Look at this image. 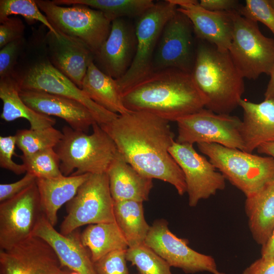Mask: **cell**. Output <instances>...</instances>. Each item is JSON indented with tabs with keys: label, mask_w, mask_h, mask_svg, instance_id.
Instances as JSON below:
<instances>
[{
	"label": "cell",
	"mask_w": 274,
	"mask_h": 274,
	"mask_svg": "<svg viewBox=\"0 0 274 274\" xmlns=\"http://www.w3.org/2000/svg\"><path fill=\"white\" fill-rule=\"evenodd\" d=\"M169 122L150 113L131 111L99 125L128 163L146 177L170 184L183 195L184 175L168 151L175 141Z\"/></svg>",
	"instance_id": "cell-1"
},
{
	"label": "cell",
	"mask_w": 274,
	"mask_h": 274,
	"mask_svg": "<svg viewBox=\"0 0 274 274\" xmlns=\"http://www.w3.org/2000/svg\"><path fill=\"white\" fill-rule=\"evenodd\" d=\"M130 111L150 113L169 121L205 108V99L191 74L175 68L153 72L122 95Z\"/></svg>",
	"instance_id": "cell-2"
},
{
	"label": "cell",
	"mask_w": 274,
	"mask_h": 274,
	"mask_svg": "<svg viewBox=\"0 0 274 274\" xmlns=\"http://www.w3.org/2000/svg\"><path fill=\"white\" fill-rule=\"evenodd\" d=\"M191 72L205 99V108L217 114H230L239 106L245 91L244 77L229 53L199 40Z\"/></svg>",
	"instance_id": "cell-3"
},
{
	"label": "cell",
	"mask_w": 274,
	"mask_h": 274,
	"mask_svg": "<svg viewBox=\"0 0 274 274\" xmlns=\"http://www.w3.org/2000/svg\"><path fill=\"white\" fill-rule=\"evenodd\" d=\"M91 134L69 126L62 128V137L54 148L64 176L106 173L118 151L111 137L96 123Z\"/></svg>",
	"instance_id": "cell-4"
},
{
	"label": "cell",
	"mask_w": 274,
	"mask_h": 274,
	"mask_svg": "<svg viewBox=\"0 0 274 274\" xmlns=\"http://www.w3.org/2000/svg\"><path fill=\"white\" fill-rule=\"evenodd\" d=\"M199 150L246 197L274 179V158L217 144H197Z\"/></svg>",
	"instance_id": "cell-5"
},
{
	"label": "cell",
	"mask_w": 274,
	"mask_h": 274,
	"mask_svg": "<svg viewBox=\"0 0 274 274\" xmlns=\"http://www.w3.org/2000/svg\"><path fill=\"white\" fill-rule=\"evenodd\" d=\"M35 1L57 32L82 42L94 55L109 35L112 21L99 10L83 5L64 7L52 1Z\"/></svg>",
	"instance_id": "cell-6"
},
{
	"label": "cell",
	"mask_w": 274,
	"mask_h": 274,
	"mask_svg": "<svg viewBox=\"0 0 274 274\" xmlns=\"http://www.w3.org/2000/svg\"><path fill=\"white\" fill-rule=\"evenodd\" d=\"M177 10V6L166 0L155 3L139 17L133 59L126 73L116 80L122 95L153 72L154 56L161 32Z\"/></svg>",
	"instance_id": "cell-7"
},
{
	"label": "cell",
	"mask_w": 274,
	"mask_h": 274,
	"mask_svg": "<svg viewBox=\"0 0 274 274\" xmlns=\"http://www.w3.org/2000/svg\"><path fill=\"white\" fill-rule=\"evenodd\" d=\"M228 52L244 77L256 80L269 75L274 66V39L263 35L257 22L233 13V28Z\"/></svg>",
	"instance_id": "cell-8"
},
{
	"label": "cell",
	"mask_w": 274,
	"mask_h": 274,
	"mask_svg": "<svg viewBox=\"0 0 274 274\" xmlns=\"http://www.w3.org/2000/svg\"><path fill=\"white\" fill-rule=\"evenodd\" d=\"M113 206L107 173L90 174L67 202L59 232L66 235L83 225L115 222Z\"/></svg>",
	"instance_id": "cell-9"
},
{
	"label": "cell",
	"mask_w": 274,
	"mask_h": 274,
	"mask_svg": "<svg viewBox=\"0 0 274 274\" xmlns=\"http://www.w3.org/2000/svg\"><path fill=\"white\" fill-rule=\"evenodd\" d=\"M21 90L43 91L76 100L87 107L96 122L104 124L119 114L110 112L91 100L68 78L46 58L37 60L24 71L14 75Z\"/></svg>",
	"instance_id": "cell-10"
},
{
	"label": "cell",
	"mask_w": 274,
	"mask_h": 274,
	"mask_svg": "<svg viewBox=\"0 0 274 274\" xmlns=\"http://www.w3.org/2000/svg\"><path fill=\"white\" fill-rule=\"evenodd\" d=\"M176 122V141L179 143L217 144L243 151L242 120L235 116L217 114L204 108Z\"/></svg>",
	"instance_id": "cell-11"
},
{
	"label": "cell",
	"mask_w": 274,
	"mask_h": 274,
	"mask_svg": "<svg viewBox=\"0 0 274 274\" xmlns=\"http://www.w3.org/2000/svg\"><path fill=\"white\" fill-rule=\"evenodd\" d=\"M192 24L182 13H176L165 24L153 61V72L175 68L190 73L196 57Z\"/></svg>",
	"instance_id": "cell-12"
},
{
	"label": "cell",
	"mask_w": 274,
	"mask_h": 274,
	"mask_svg": "<svg viewBox=\"0 0 274 274\" xmlns=\"http://www.w3.org/2000/svg\"><path fill=\"white\" fill-rule=\"evenodd\" d=\"M36 182L0 203V248L8 250L32 235L42 214Z\"/></svg>",
	"instance_id": "cell-13"
},
{
	"label": "cell",
	"mask_w": 274,
	"mask_h": 274,
	"mask_svg": "<svg viewBox=\"0 0 274 274\" xmlns=\"http://www.w3.org/2000/svg\"><path fill=\"white\" fill-rule=\"evenodd\" d=\"M145 244L165 260L171 266L186 273L208 271L212 274H225L217 269L215 259L200 253L188 246L187 239L173 233L164 219L155 220L150 228Z\"/></svg>",
	"instance_id": "cell-14"
},
{
	"label": "cell",
	"mask_w": 274,
	"mask_h": 274,
	"mask_svg": "<svg viewBox=\"0 0 274 274\" xmlns=\"http://www.w3.org/2000/svg\"><path fill=\"white\" fill-rule=\"evenodd\" d=\"M193 145L176 141L169 153L182 169L186 184L190 207H195L225 187V178L213 164L199 154Z\"/></svg>",
	"instance_id": "cell-15"
},
{
	"label": "cell",
	"mask_w": 274,
	"mask_h": 274,
	"mask_svg": "<svg viewBox=\"0 0 274 274\" xmlns=\"http://www.w3.org/2000/svg\"><path fill=\"white\" fill-rule=\"evenodd\" d=\"M177 10L191 21L199 40L208 42L222 52L228 51L233 28L232 11L213 12L202 8L196 0H170Z\"/></svg>",
	"instance_id": "cell-16"
},
{
	"label": "cell",
	"mask_w": 274,
	"mask_h": 274,
	"mask_svg": "<svg viewBox=\"0 0 274 274\" xmlns=\"http://www.w3.org/2000/svg\"><path fill=\"white\" fill-rule=\"evenodd\" d=\"M44 41L52 64L81 89L89 63L94 59L92 52L82 42L60 33L56 36L49 31Z\"/></svg>",
	"instance_id": "cell-17"
},
{
	"label": "cell",
	"mask_w": 274,
	"mask_h": 274,
	"mask_svg": "<svg viewBox=\"0 0 274 274\" xmlns=\"http://www.w3.org/2000/svg\"><path fill=\"white\" fill-rule=\"evenodd\" d=\"M54 227L42 213L32 235L43 239L51 247L62 266L79 274H96L90 253L82 244L77 230L65 235Z\"/></svg>",
	"instance_id": "cell-18"
},
{
	"label": "cell",
	"mask_w": 274,
	"mask_h": 274,
	"mask_svg": "<svg viewBox=\"0 0 274 274\" xmlns=\"http://www.w3.org/2000/svg\"><path fill=\"white\" fill-rule=\"evenodd\" d=\"M22 100L37 112L64 120L73 129L87 133L97 123L90 110L81 103L47 92L21 90Z\"/></svg>",
	"instance_id": "cell-19"
},
{
	"label": "cell",
	"mask_w": 274,
	"mask_h": 274,
	"mask_svg": "<svg viewBox=\"0 0 274 274\" xmlns=\"http://www.w3.org/2000/svg\"><path fill=\"white\" fill-rule=\"evenodd\" d=\"M136 49L135 34L122 18L112 21L107 40L94 54L105 74L116 80L130 67Z\"/></svg>",
	"instance_id": "cell-20"
},
{
	"label": "cell",
	"mask_w": 274,
	"mask_h": 274,
	"mask_svg": "<svg viewBox=\"0 0 274 274\" xmlns=\"http://www.w3.org/2000/svg\"><path fill=\"white\" fill-rule=\"evenodd\" d=\"M243 111L241 135L243 151L252 153L260 145L274 142V100L265 99L254 103L242 99Z\"/></svg>",
	"instance_id": "cell-21"
},
{
	"label": "cell",
	"mask_w": 274,
	"mask_h": 274,
	"mask_svg": "<svg viewBox=\"0 0 274 274\" xmlns=\"http://www.w3.org/2000/svg\"><path fill=\"white\" fill-rule=\"evenodd\" d=\"M106 173L114 201L134 200L143 202L148 200L153 187V179L141 174L128 163L118 152Z\"/></svg>",
	"instance_id": "cell-22"
},
{
	"label": "cell",
	"mask_w": 274,
	"mask_h": 274,
	"mask_svg": "<svg viewBox=\"0 0 274 274\" xmlns=\"http://www.w3.org/2000/svg\"><path fill=\"white\" fill-rule=\"evenodd\" d=\"M90 174L37 179L42 212L52 226L57 223L59 209L76 195Z\"/></svg>",
	"instance_id": "cell-23"
},
{
	"label": "cell",
	"mask_w": 274,
	"mask_h": 274,
	"mask_svg": "<svg viewBox=\"0 0 274 274\" xmlns=\"http://www.w3.org/2000/svg\"><path fill=\"white\" fill-rule=\"evenodd\" d=\"M245 210L252 236L262 246L274 229V179L246 197Z\"/></svg>",
	"instance_id": "cell-24"
},
{
	"label": "cell",
	"mask_w": 274,
	"mask_h": 274,
	"mask_svg": "<svg viewBox=\"0 0 274 274\" xmlns=\"http://www.w3.org/2000/svg\"><path fill=\"white\" fill-rule=\"evenodd\" d=\"M81 89L94 102L112 113L123 115L131 111L124 106L116 79L107 75L91 60Z\"/></svg>",
	"instance_id": "cell-25"
},
{
	"label": "cell",
	"mask_w": 274,
	"mask_h": 274,
	"mask_svg": "<svg viewBox=\"0 0 274 274\" xmlns=\"http://www.w3.org/2000/svg\"><path fill=\"white\" fill-rule=\"evenodd\" d=\"M20 90L14 76L0 80V98L3 102L1 118L7 122L25 119L29 123L30 129L33 130L53 127L56 124L55 119L29 107L20 97Z\"/></svg>",
	"instance_id": "cell-26"
},
{
	"label": "cell",
	"mask_w": 274,
	"mask_h": 274,
	"mask_svg": "<svg viewBox=\"0 0 274 274\" xmlns=\"http://www.w3.org/2000/svg\"><path fill=\"white\" fill-rule=\"evenodd\" d=\"M80 237L93 263L110 252L128 248L116 222L89 225L80 234Z\"/></svg>",
	"instance_id": "cell-27"
},
{
	"label": "cell",
	"mask_w": 274,
	"mask_h": 274,
	"mask_svg": "<svg viewBox=\"0 0 274 274\" xmlns=\"http://www.w3.org/2000/svg\"><path fill=\"white\" fill-rule=\"evenodd\" d=\"M115 222L126 239L128 248L145 243L150 226L146 222L143 202L114 201Z\"/></svg>",
	"instance_id": "cell-28"
},
{
	"label": "cell",
	"mask_w": 274,
	"mask_h": 274,
	"mask_svg": "<svg viewBox=\"0 0 274 274\" xmlns=\"http://www.w3.org/2000/svg\"><path fill=\"white\" fill-rule=\"evenodd\" d=\"M58 5L80 4L102 12L111 21L123 17H140L155 4L152 0H54Z\"/></svg>",
	"instance_id": "cell-29"
},
{
	"label": "cell",
	"mask_w": 274,
	"mask_h": 274,
	"mask_svg": "<svg viewBox=\"0 0 274 274\" xmlns=\"http://www.w3.org/2000/svg\"><path fill=\"white\" fill-rule=\"evenodd\" d=\"M16 146L23 156H28L39 151L54 148L62 137V131L53 127L41 129H18L15 135Z\"/></svg>",
	"instance_id": "cell-30"
},
{
	"label": "cell",
	"mask_w": 274,
	"mask_h": 274,
	"mask_svg": "<svg viewBox=\"0 0 274 274\" xmlns=\"http://www.w3.org/2000/svg\"><path fill=\"white\" fill-rule=\"evenodd\" d=\"M126 257L138 274H173L168 263L145 243L128 248Z\"/></svg>",
	"instance_id": "cell-31"
},
{
	"label": "cell",
	"mask_w": 274,
	"mask_h": 274,
	"mask_svg": "<svg viewBox=\"0 0 274 274\" xmlns=\"http://www.w3.org/2000/svg\"><path fill=\"white\" fill-rule=\"evenodd\" d=\"M19 157L25 166L26 173L33 175L37 179H52L63 175L60 169V160L54 148Z\"/></svg>",
	"instance_id": "cell-32"
},
{
	"label": "cell",
	"mask_w": 274,
	"mask_h": 274,
	"mask_svg": "<svg viewBox=\"0 0 274 274\" xmlns=\"http://www.w3.org/2000/svg\"><path fill=\"white\" fill-rule=\"evenodd\" d=\"M12 15H21L27 22L31 24L39 21L49 31L59 35L38 7L35 0H1L0 22Z\"/></svg>",
	"instance_id": "cell-33"
},
{
	"label": "cell",
	"mask_w": 274,
	"mask_h": 274,
	"mask_svg": "<svg viewBox=\"0 0 274 274\" xmlns=\"http://www.w3.org/2000/svg\"><path fill=\"white\" fill-rule=\"evenodd\" d=\"M237 12L251 21L264 24L274 35V10L268 0H246Z\"/></svg>",
	"instance_id": "cell-34"
},
{
	"label": "cell",
	"mask_w": 274,
	"mask_h": 274,
	"mask_svg": "<svg viewBox=\"0 0 274 274\" xmlns=\"http://www.w3.org/2000/svg\"><path fill=\"white\" fill-rule=\"evenodd\" d=\"M126 251H113L94 262L96 274H130Z\"/></svg>",
	"instance_id": "cell-35"
},
{
	"label": "cell",
	"mask_w": 274,
	"mask_h": 274,
	"mask_svg": "<svg viewBox=\"0 0 274 274\" xmlns=\"http://www.w3.org/2000/svg\"><path fill=\"white\" fill-rule=\"evenodd\" d=\"M24 38L13 41L0 50V80L15 75L17 60L24 45Z\"/></svg>",
	"instance_id": "cell-36"
},
{
	"label": "cell",
	"mask_w": 274,
	"mask_h": 274,
	"mask_svg": "<svg viewBox=\"0 0 274 274\" xmlns=\"http://www.w3.org/2000/svg\"><path fill=\"white\" fill-rule=\"evenodd\" d=\"M16 139L14 135L0 136V166L17 175L26 173L24 165L17 164L12 159L15 154Z\"/></svg>",
	"instance_id": "cell-37"
},
{
	"label": "cell",
	"mask_w": 274,
	"mask_h": 274,
	"mask_svg": "<svg viewBox=\"0 0 274 274\" xmlns=\"http://www.w3.org/2000/svg\"><path fill=\"white\" fill-rule=\"evenodd\" d=\"M1 274H37L12 249L0 251Z\"/></svg>",
	"instance_id": "cell-38"
},
{
	"label": "cell",
	"mask_w": 274,
	"mask_h": 274,
	"mask_svg": "<svg viewBox=\"0 0 274 274\" xmlns=\"http://www.w3.org/2000/svg\"><path fill=\"white\" fill-rule=\"evenodd\" d=\"M0 48L7 44L23 38L25 25L17 17H8L0 22Z\"/></svg>",
	"instance_id": "cell-39"
},
{
	"label": "cell",
	"mask_w": 274,
	"mask_h": 274,
	"mask_svg": "<svg viewBox=\"0 0 274 274\" xmlns=\"http://www.w3.org/2000/svg\"><path fill=\"white\" fill-rule=\"evenodd\" d=\"M33 175L26 173L20 180L9 184H0V202H3L16 196L36 182Z\"/></svg>",
	"instance_id": "cell-40"
},
{
	"label": "cell",
	"mask_w": 274,
	"mask_h": 274,
	"mask_svg": "<svg viewBox=\"0 0 274 274\" xmlns=\"http://www.w3.org/2000/svg\"><path fill=\"white\" fill-rule=\"evenodd\" d=\"M35 270L37 274H79L62 266L55 254L42 261L36 267Z\"/></svg>",
	"instance_id": "cell-41"
},
{
	"label": "cell",
	"mask_w": 274,
	"mask_h": 274,
	"mask_svg": "<svg viewBox=\"0 0 274 274\" xmlns=\"http://www.w3.org/2000/svg\"><path fill=\"white\" fill-rule=\"evenodd\" d=\"M242 274H274V256L261 257L246 268Z\"/></svg>",
	"instance_id": "cell-42"
},
{
	"label": "cell",
	"mask_w": 274,
	"mask_h": 274,
	"mask_svg": "<svg viewBox=\"0 0 274 274\" xmlns=\"http://www.w3.org/2000/svg\"><path fill=\"white\" fill-rule=\"evenodd\" d=\"M199 3L204 9L213 12L237 11L241 6L236 0H201Z\"/></svg>",
	"instance_id": "cell-43"
},
{
	"label": "cell",
	"mask_w": 274,
	"mask_h": 274,
	"mask_svg": "<svg viewBox=\"0 0 274 274\" xmlns=\"http://www.w3.org/2000/svg\"><path fill=\"white\" fill-rule=\"evenodd\" d=\"M261 247V257L274 256V229L267 241Z\"/></svg>",
	"instance_id": "cell-44"
},
{
	"label": "cell",
	"mask_w": 274,
	"mask_h": 274,
	"mask_svg": "<svg viewBox=\"0 0 274 274\" xmlns=\"http://www.w3.org/2000/svg\"><path fill=\"white\" fill-rule=\"evenodd\" d=\"M270 80L264 93V99H271L274 97V66L269 74Z\"/></svg>",
	"instance_id": "cell-45"
},
{
	"label": "cell",
	"mask_w": 274,
	"mask_h": 274,
	"mask_svg": "<svg viewBox=\"0 0 274 274\" xmlns=\"http://www.w3.org/2000/svg\"><path fill=\"white\" fill-rule=\"evenodd\" d=\"M257 150L258 153L267 155L274 158V142L262 144Z\"/></svg>",
	"instance_id": "cell-46"
},
{
	"label": "cell",
	"mask_w": 274,
	"mask_h": 274,
	"mask_svg": "<svg viewBox=\"0 0 274 274\" xmlns=\"http://www.w3.org/2000/svg\"><path fill=\"white\" fill-rule=\"evenodd\" d=\"M268 2L274 10V0H268Z\"/></svg>",
	"instance_id": "cell-47"
},
{
	"label": "cell",
	"mask_w": 274,
	"mask_h": 274,
	"mask_svg": "<svg viewBox=\"0 0 274 274\" xmlns=\"http://www.w3.org/2000/svg\"><path fill=\"white\" fill-rule=\"evenodd\" d=\"M272 99L274 100V97Z\"/></svg>",
	"instance_id": "cell-48"
}]
</instances>
